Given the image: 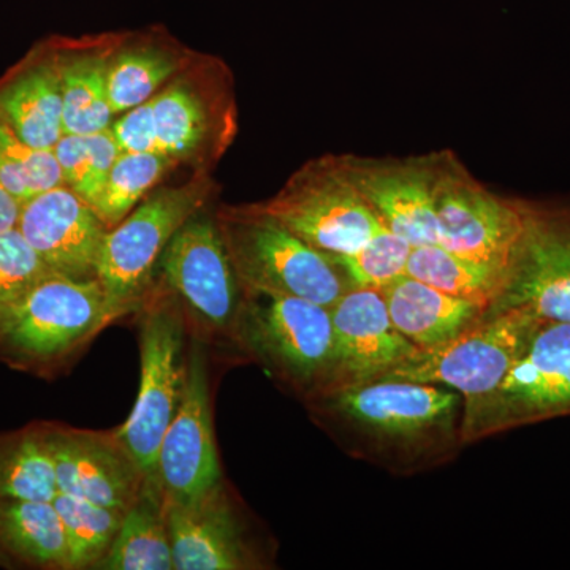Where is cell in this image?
I'll return each instance as SVG.
<instances>
[{"label":"cell","mask_w":570,"mask_h":570,"mask_svg":"<svg viewBox=\"0 0 570 570\" xmlns=\"http://www.w3.org/2000/svg\"><path fill=\"white\" fill-rule=\"evenodd\" d=\"M330 311L335 358L324 395L382 381L417 351L393 325L377 288H351Z\"/></svg>","instance_id":"obj_15"},{"label":"cell","mask_w":570,"mask_h":570,"mask_svg":"<svg viewBox=\"0 0 570 570\" xmlns=\"http://www.w3.org/2000/svg\"><path fill=\"white\" fill-rule=\"evenodd\" d=\"M51 273L18 227L0 232V318Z\"/></svg>","instance_id":"obj_33"},{"label":"cell","mask_w":570,"mask_h":570,"mask_svg":"<svg viewBox=\"0 0 570 570\" xmlns=\"http://www.w3.org/2000/svg\"><path fill=\"white\" fill-rule=\"evenodd\" d=\"M542 322L527 309L487 313L449 343L417 348L385 379L442 385L463 396L464 409L472 407L502 384Z\"/></svg>","instance_id":"obj_5"},{"label":"cell","mask_w":570,"mask_h":570,"mask_svg":"<svg viewBox=\"0 0 570 570\" xmlns=\"http://www.w3.org/2000/svg\"><path fill=\"white\" fill-rule=\"evenodd\" d=\"M52 51L32 52L0 81V121L40 149L63 137L61 67Z\"/></svg>","instance_id":"obj_20"},{"label":"cell","mask_w":570,"mask_h":570,"mask_svg":"<svg viewBox=\"0 0 570 570\" xmlns=\"http://www.w3.org/2000/svg\"><path fill=\"white\" fill-rule=\"evenodd\" d=\"M217 225L247 294L296 296L333 307L352 288L333 255L307 245L257 205L224 209Z\"/></svg>","instance_id":"obj_3"},{"label":"cell","mask_w":570,"mask_h":570,"mask_svg":"<svg viewBox=\"0 0 570 570\" xmlns=\"http://www.w3.org/2000/svg\"><path fill=\"white\" fill-rule=\"evenodd\" d=\"M397 332L417 348H431L479 324L490 307L438 291L407 275L382 288Z\"/></svg>","instance_id":"obj_21"},{"label":"cell","mask_w":570,"mask_h":570,"mask_svg":"<svg viewBox=\"0 0 570 570\" xmlns=\"http://www.w3.org/2000/svg\"><path fill=\"white\" fill-rule=\"evenodd\" d=\"M524 228L489 313L527 309L542 321L570 322V209L523 202Z\"/></svg>","instance_id":"obj_12"},{"label":"cell","mask_w":570,"mask_h":570,"mask_svg":"<svg viewBox=\"0 0 570 570\" xmlns=\"http://www.w3.org/2000/svg\"><path fill=\"white\" fill-rule=\"evenodd\" d=\"M438 245L469 261L504 269L524 228L523 202L491 193L453 153L436 154Z\"/></svg>","instance_id":"obj_10"},{"label":"cell","mask_w":570,"mask_h":570,"mask_svg":"<svg viewBox=\"0 0 570 570\" xmlns=\"http://www.w3.org/2000/svg\"><path fill=\"white\" fill-rule=\"evenodd\" d=\"M341 159L382 224L414 247L438 243L436 154L404 159L360 156H341Z\"/></svg>","instance_id":"obj_17"},{"label":"cell","mask_w":570,"mask_h":570,"mask_svg":"<svg viewBox=\"0 0 570 570\" xmlns=\"http://www.w3.org/2000/svg\"><path fill=\"white\" fill-rule=\"evenodd\" d=\"M411 243L382 224L354 254L333 255L343 268L352 288L387 287L397 277L406 275Z\"/></svg>","instance_id":"obj_32"},{"label":"cell","mask_w":570,"mask_h":570,"mask_svg":"<svg viewBox=\"0 0 570 570\" xmlns=\"http://www.w3.org/2000/svg\"><path fill=\"white\" fill-rule=\"evenodd\" d=\"M178 164V160L163 154H119L99 197L91 205L94 212L110 230L129 216L145 195Z\"/></svg>","instance_id":"obj_27"},{"label":"cell","mask_w":570,"mask_h":570,"mask_svg":"<svg viewBox=\"0 0 570 570\" xmlns=\"http://www.w3.org/2000/svg\"><path fill=\"white\" fill-rule=\"evenodd\" d=\"M208 179L157 190L105 235L97 279L127 314L140 309L165 247L208 198Z\"/></svg>","instance_id":"obj_8"},{"label":"cell","mask_w":570,"mask_h":570,"mask_svg":"<svg viewBox=\"0 0 570 570\" xmlns=\"http://www.w3.org/2000/svg\"><path fill=\"white\" fill-rule=\"evenodd\" d=\"M157 269L200 325L235 340L246 292L217 220L200 213L190 217L165 247Z\"/></svg>","instance_id":"obj_11"},{"label":"cell","mask_w":570,"mask_h":570,"mask_svg":"<svg viewBox=\"0 0 570 570\" xmlns=\"http://www.w3.org/2000/svg\"><path fill=\"white\" fill-rule=\"evenodd\" d=\"M121 153L111 129L96 134H66L55 146L63 184L89 205L99 197Z\"/></svg>","instance_id":"obj_30"},{"label":"cell","mask_w":570,"mask_h":570,"mask_svg":"<svg viewBox=\"0 0 570 570\" xmlns=\"http://www.w3.org/2000/svg\"><path fill=\"white\" fill-rule=\"evenodd\" d=\"M175 570L264 569L227 482L189 502L165 499Z\"/></svg>","instance_id":"obj_16"},{"label":"cell","mask_w":570,"mask_h":570,"mask_svg":"<svg viewBox=\"0 0 570 570\" xmlns=\"http://www.w3.org/2000/svg\"><path fill=\"white\" fill-rule=\"evenodd\" d=\"M235 341L305 403L328 387L335 358L330 307L296 296L246 292Z\"/></svg>","instance_id":"obj_4"},{"label":"cell","mask_w":570,"mask_h":570,"mask_svg":"<svg viewBox=\"0 0 570 570\" xmlns=\"http://www.w3.org/2000/svg\"><path fill=\"white\" fill-rule=\"evenodd\" d=\"M56 494L48 423L0 433V501H52Z\"/></svg>","instance_id":"obj_24"},{"label":"cell","mask_w":570,"mask_h":570,"mask_svg":"<svg viewBox=\"0 0 570 570\" xmlns=\"http://www.w3.org/2000/svg\"><path fill=\"white\" fill-rule=\"evenodd\" d=\"M157 480L165 499L174 502L193 501L224 482L214 439L208 371L197 343L187 355L181 404L160 444Z\"/></svg>","instance_id":"obj_13"},{"label":"cell","mask_w":570,"mask_h":570,"mask_svg":"<svg viewBox=\"0 0 570 570\" xmlns=\"http://www.w3.org/2000/svg\"><path fill=\"white\" fill-rule=\"evenodd\" d=\"M0 568L71 570L62 521L52 501H0Z\"/></svg>","instance_id":"obj_22"},{"label":"cell","mask_w":570,"mask_h":570,"mask_svg":"<svg viewBox=\"0 0 570 570\" xmlns=\"http://www.w3.org/2000/svg\"><path fill=\"white\" fill-rule=\"evenodd\" d=\"M406 275L456 298L489 307L498 302L505 284L504 269L469 261L438 243L412 247Z\"/></svg>","instance_id":"obj_26"},{"label":"cell","mask_w":570,"mask_h":570,"mask_svg":"<svg viewBox=\"0 0 570 570\" xmlns=\"http://www.w3.org/2000/svg\"><path fill=\"white\" fill-rule=\"evenodd\" d=\"M313 417L352 459L411 478L464 448V400L455 390L382 379L307 401Z\"/></svg>","instance_id":"obj_1"},{"label":"cell","mask_w":570,"mask_h":570,"mask_svg":"<svg viewBox=\"0 0 570 570\" xmlns=\"http://www.w3.org/2000/svg\"><path fill=\"white\" fill-rule=\"evenodd\" d=\"M0 183L20 205L45 190L63 186L55 149H40L22 141L0 121Z\"/></svg>","instance_id":"obj_31"},{"label":"cell","mask_w":570,"mask_h":570,"mask_svg":"<svg viewBox=\"0 0 570 570\" xmlns=\"http://www.w3.org/2000/svg\"><path fill=\"white\" fill-rule=\"evenodd\" d=\"M21 205L0 183V232L10 230L18 225Z\"/></svg>","instance_id":"obj_34"},{"label":"cell","mask_w":570,"mask_h":570,"mask_svg":"<svg viewBox=\"0 0 570 570\" xmlns=\"http://www.w3.org/2000/svg\"><path fill=\"white\" fill-rule=\"evenodd\" d=\"M122 153H154L189 163L200 157L213 132L204 97L186 81H175L148 102L122 112L111 126Z\"/></svg>","instance_id":"obj_19"},{"label":"cell","mask_w":570,"mask_h":570,"mask_svg":"<svg viewBox=\"0 0 570 570\" xmlns=\"http://www.w3.org/2000/svg\"><path fill=\"white\" fill-rule=\"evenodd\" d=\"M52 505L62 521L71 570L96 569L110 550L124 512L59 491Z\"/></svg>","instance_id":"obj_28"},{"label":"cell","mask_w":570,"mask_h":570,"mask_svg":"<svg viewBox=\"0 0 570 570\" xmlns=\"http://www.w3.org/2000/svg\"><path fill=\"white\" fill-rule=\"evenodd\" d=\"M18 230L45 265L71 279H97L108 227L70 187L45 190L21 205Z\"/></svg>","instance_id":"obj_18"},{"label":"cell","mask_w":570,"mask_h":570,"mask_svg":"<svg viewBox=\"0 0 570 570\" xmlns=\"http://www.w3.org/2000/svg\"><path fill=\"white\" fill-rule=\"evenodd\" d=\"M96 569L175 570L159 480L148 479L140 498L126 510L110 550Z\"/></svg>","instance_id":"obj_23"},{"label":"cell","mask_w":570,"mask_h":570,"mask_svg":"<svg viewBox=\"0 0 570 570\" xmlns=\"http://www.w3.org/2000/svg\"><path fill=\"white\" fill-rule=\"evenodd\" d=\"M126 314L99 279L51 273L0 318V360L17 370L50 374Z\"/></svg>","instance_id":"obj_2"},{"label":"cell","mask_w":570,"mask_h":570,"mask_svg":"<svg viewBox=\"0 0 570 570\" xmlns=\"http://www.w3.org/2000/svg\"><path fill=\"white\" fill-rule=\"evenodd\" d=\"M257 206L307 245L330 255L354 254L382 225L341 156L311 160L275 197Z\"/></svg>","instance_id":"obj_7"},{"label":"cell","mask_w":570,"mask_h":570,"mask_svg":"<svg viewBox=\"0 0 570 570\" xmlns=\"http://www.w3.org/2000/svg\"><path fill=\"white\" fill-rule=\"evenodd\" d=\"M141 377L129 419L118 430L149 479H157V459L186 384L184 314L179 299L160 296L146 305L140 325Z\"/></svg>","instance_id":"obj_9"},{"label":"cell","mask_w":570,"mask_h":570,"mask_svg":"<svg viewBox=\"0 0 570 570\" xmlns=\"http://www.w3.org/2000/svg\"><path fill=\"white\" fill-rule=\"evenodd\" d=\"M62 82L63 135L111 129L115 112L108 99V61L100 55L58 52Z\"/></svg>","instance_id":"obj_25"},{"label":"cell","mask_w":570,"mask_h":570,"mask_svg":"<svg viewBox=\"0 0 570 570\" xmlns=\"http://www.w3.org/2000/svg\"><path fill=\"white\" fill-rule=\"evenodd\" d=\"M564 415H570V322L543 321L502 384L464 409L461 439L474 444Z\"/></svg>","instance_id":"obj_6"},{"label":"cell","mask_w":570,"mask_h":570,"mask_svg":"<svg viewBox=\"0 0 570 570\" xmlns=\"http://www.w3.org/2000/svg\"><path fill=\"white\" fill-rule=\"evenodd\" d=\"M48 433L59 493L124 513L132 508L149 478L118 430H81L48 423Z\"/></svg>","instance_id":"obj_14"},{"label":"cell","mask_w":570,"mask_h":570,"mask_svg":"<svg viewBox=\"0 0 570 570\" xmlns=\"http://www.w3.org/2000/svg\"><path fill=\"white\" fill-rule=\"evenodd\" d=\"M178 69L174 56L148 45L116 56L107 75L108 99L115 116L148 102Z\"/></svg>","instance_id":"obj_29"}]
</instances>
